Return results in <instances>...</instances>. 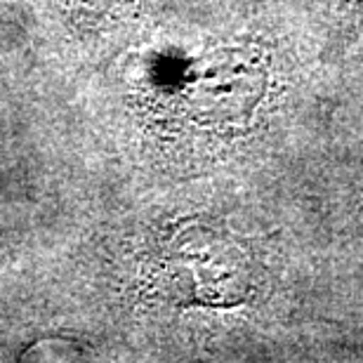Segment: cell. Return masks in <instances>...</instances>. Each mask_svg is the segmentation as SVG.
<instances>
[{"mask_svg":"<svg viewBox=\"0 0 363 363\" xmlns=\"http://www.w3.org/2000/svg\"><path fill=\"white\" fill-rule=\"evenodd\" d=\"M323 17L325 62L363 57V0H318Z\"/></svg>","mask_w":363,"mask_h":363,"instance_id":"cell-1","label":"cell"}]
</instances>
